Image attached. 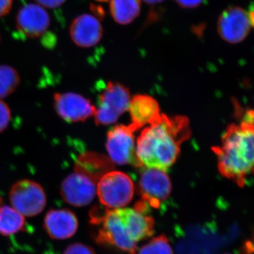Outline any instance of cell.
I'll list each match as a JSON object with an SVG mask.
<instances>
[{"mask_svg": "<svg viewBox=\"0 0 254 254\" xmlns=\"http://www.w3.org/2000/svg\"><path fill=\"white\" fill-rule=\"evenodd\" d=\"M24 217L13 207H0V235L11 236L22 231L25 227Z\"/></svg>", "mask_w": 254, "mask_h": 254, "instance_id": "19", "label": "cell"}, {"mask_svg": "<svg viewBox=\"0 0 254 254\" xmlns=\"http://www.w3.org/2000/svg\"><path fill=\"white\" fill-rule=\"evenodd\" d=\"M64 254H95V252L89 246L75 243L68 246Z\"/></svg>", "mask_w": 254, "mask_h": 254, "instance_id": "23", "label": "cell"}, {"mask_svg": "<svg viewBox=\"0 0 254 254\" xmlns=\"http://www.w3.org/2000/svg\"><path fill=\"white\" fill-rule=\"evenodd\" d=\"M253 26L245 9L240 6H230L219 16L217 31L223 41L237 44L245 41Z\"/></svg>", "mask_w": 254, "mask_h": 254, "instance_id": "8", "label": "cell"}, {"mask_svg": "<svg viewBox=\"0 0 254 254\" xmlns=\"http://www.w3.org/2000/svg\"></svg>", "mask_w": 254, "mask_h": 254, "instance_id": "30", "label": "cell"}, {"mask_svg": "<svg viewBox=\"0 0 254 254\" xmlns=\"http://www.w3.org/2000/svg\"><path fill=\"white\" fill-rule=\"evenodd\" d=\"M101 23L92 14L80 15L73 20L70 26V36L73 43L81 48L96 46L103 37Z\"/></svg>", "mask_w": 254, "mask_h": 254, "instance_id": "14", "label": "cell"}, {"mask_svg": "<svg viewBox=\"0 0 254 254\" xmlns=\"http://www.w3.org/2000/svg\"><path fill=\"white\" fill-rule=\"evenodd\" d=\"M96 193L100 203L106 208H121L133 199L134 185L126 173L111 170L97 183Z\"/></svg>", "mask_w": 254, "mask_h": 254, "instance_id": "4", "label": "cell"}, {"mask_svg": "<svg viewBox=\"0 0 254 254\" xmlns=\"http://www.w3.org/2000/svg\"><path fill=\"white\" fill-rule=\"evenodd\" d=\"M136 128L130 124L120 125L110 128L107 136L106 148L113 163L120 165H129L142 168L136 154L133 133Z\"/></svg>", "mask_w": 254, "mask_h": 254, "instance_id": "6", "label": "cell"}, {"mask_svg": "<svg viewBox=\"0 0 254 254\" xmlns=\"http://www.w3.org/2000/svg\"><path fill=\"white\" fill-rule=\"evenodd\" d=\"M78 227L77 217L67 209H53L45 217V230L54 240L71 238L77 232Z\"/></svg>", "mask_w": 254, "mask_h": 254, "instance_id": "15", "label": "cell"}, {"mask_svg": "<svg viewBox=\"0 0 254 254\" xmlns=\"http://www.w3.org/2000/svg\"><path fill=\"white\" fill-rule=\"evenodd\" d=\"M130 101L131 96L126 86L116 82H108L98 96L94 114L95 123L109 125L116 123L128 110Z\"/></svg>", "mask_w": 254, "mask_h": 254, "instance_id": "5", "label": "cell"}, {"mask_svg": "<svg viewBox=\"0 0 254 254\" xmlns=\"http://www.w3.org/2000/svg\"><path fill=\"white\" fill-rule=\"evenodd\" d=\"M138 254H174L168 237L165 235L152 239L148 244L143 246Z\"/></svg>", "mask_w": 254, "mask_h": 254, "instance_id": "21", "label": "cell"}, {"mask_svg": "<svg viewBox=\"0 0 254 254\" xmlns=\"http://www.w3.org/2000/svg\"><path fill=\"white\" fill-rule=\"evenodd\" d=\"M36 1L41 6L54 9L63 5L66 0H36Z\"/></svg>", "mask_w": 254, "mask_h": 254, "instance_id": "25", "label": "cell"}, {"mask_svg": "<svg viewBox=\"0 0 254 254\" xmlns=\"http://www.w3.org/2000/svg\"><path fill=\"white\" fill-rule=\"evenodd\" d=\"M141 6V0H110V14L119 24H129L139 16Z\"/></svg>", "mask_w": 254, "mask_h": 254, "instance_id": "18", "label": "cell"}, {"mask_svg": "<svg viewBox=\"0 0 254 254\" xmlns=\"http://www.w3.org/2000/svg\"><path fill=\"white\" fill-rule=\"evenodd\" d=\"M11 120V111L9 106L0 99V132L7 128Z\"/></svg>", "mask_w": 254, "mask_h": 254, "instance_id": "22", "label": "cell"}, {"mask_svg": "<svg viewBox=\"0 0 254 254\" xmlns=\"http://www.w3.org/2000/svg\"><path fill=\"white\" fill-rule=\"evenodd\" d=\"M50 25L49 14L39 5L28 4L20 10L16 18V28L23 36L40 38L46 34Z\"/></svg>", "mask_w": 254, "mask_h": 254, "instance_id": "12", "label": "cell"}, {"mask_svg": "<svg viewBox=\"0 0 254 254\" xmlns=\"http://www.w3.org/2000/svg\"><path fill=\"white\" fill-rule=\"evenodd\" d=\"M254 112L247 110L240 123L227 127L221 145L213 147L222 176L244 187L254 170Z\"/></svg>", "mask_w": 254, "mask_h": 254, "instance_id": "2", "label": "cell"}, {"mask_svg": "<svg viewBox=\"0 0 254 254\" xmlns=\"http://www.w3.org/2000/svg\"><path fill=\"white\" fill-rule=\"evenodd\" d=\"M128 110L131 125L137 130L145 125H150L160 115L158 102L148 95H136L131 98Z\"/></svg>", "mask_w": 254, "mask_h": 254, "instance_id": "16", "label": "cell"}, {"mask_svg": "<svg viewBox=\"0 0 254 254\" xmlns=\"http://www.w3.org/2000/svg\"><path fill=\"white\" fill-rule=\"evenodd\" d=\"M179 6L185 9H193L203 4L204 0H174Z\"/></svg>", "mask_w": 254, "mask_h": 254, "instance_id": "24", "label": "cell"}, {"mask_svg": "<svg viewBox=\"0 0 254 254\" xmlns=\"http://www.w3.org/2000/svg\"><path fill=\"white\" fill-rule=\"evenodd\" d=\"M190 136L187 117L160 114L137 139V157L143 166L166 171L176 162L181 145Z\"/></svg>", "mask_w": 254, "mask_h": 254, "instance_id": "1", "label": "cell"}, {"mask_svg": "<svg viewBox=\"0 0 254 254\" xmlns=\"http://www.w3.org/2000/svg\"><path fill=\"white\" fill-rule=\"evenodd\" d=\"M127 233L135 242L145 240L154 234L155 222L145 212L135 208L114 209Z\"/></svg>", "mask_w": 254, "mask_h": 254, "instance_id": "13", "label": "cell"}, {"mask_svg": "<svg viewBox=\"0 0 254 254\" xmlns=\"http://www.w3.org/2000/svg\"><path fill=\"white\" fill-rule=\"evenodd\" d=\"M113 163L104 155L93 152H86L76 160L74 172L81 174L98 183L105 174L111 171Z\"/></svg>", "mask_w": 254, "mask_h": 254, "instance_id": "17", "label": "cell"}, {"mask_svg": "<svg viewBox=\"0 0 254 254\" xmlns=\"http://www.w3.org/2000/svg\"><path fill=\"white\" fill-rule=\"evenodd\" d=\"M138 190L143 201L158 209L171 193V181L164 170L147 168L142 171Z\"/></svg>", "mask_w": 254, "mask_h": 254, "instance_id": "9", "label": "cell"}, {"mask_svg": "<svg viewBox=\"0 0 254 254\" xmlns=\"http://www.w3.org/2000/svg\"><path fill=\"white\" fill-rule=\"evenodd\" d=\"M97 183L84 175L74 173L68 175L62 183V197L68 204L76 207L88 205L96 194Z\"/></svg>", "mask_w": 254, "mask_h": 254, "instance_id": "11", "label": "cell"}, {"mask_svg": "<svg viewBox=\"0 0 254 254\" xmlns=\"http://www.w3.org/2000/svg\"><path fill=\"white\" fill-rule=\"evenodd\" d=\"M9 199L13 208L23 216H36L46 205V195L43 187L31 180L15 183L10 190Z\"/></svg>", "mask_w": 254, "mask_h": 254, "instance_id": "7", "label": "cell"}, {"mask_svg": "<svg viewBox=\"0 0 254 254\" xmlns=\"http://www.w3.org/2000/svg\"><path fill=\"white\" fill-rule=\"evenodd\" d=\"M92 225L99 227L97 243L111 246L128 254H136L137 243L131 240L114 209L93 208L90 213Z\"/></svg>", "mask_w": 254, "mask_h": 254, "instance_id": "3", "label": "cell"}, {"mask_svg": "<svg viewBox=\"0 0 254 254\" xmlns=\"http://www.w3.org/2000/svg\"><path fill=\"white\" fill-rule=\"evenodd\" d=\"M95 1H101V2H105V1H109V0H95Z\"/></svg>", "mask_w": 254, "mask_h": 254, "instance_id": "29", "label": "cell"}, {"mask_svg": "<svg viewBox=\"0 0 254 254\" xmlns=\"http://www.w3.org/2000/svg\"><path fill=\"white\" fill-rule=\"evenodd\" d=\"M254 246L252 242L247 241L245 242V245L243 246V252L244 254H253Z\"/></svg>", "mask_w": 254, "mask_h": 254, "instance_id": "27", "label": "cell"}, {"mask_svg": "<svg viewBox=\"0 0 254 254\" xmlns=\"http://www.w3.org/2000/svg\"><path fill=\"white\" fill-rule=\"evenodd\" d=\"M145 3L150 5H155L163 2L165 0H143Z\"/></svg>", "mask_w": 254, "mask_h": 254, "instance_id": "28", "label": "cell"}, {"mask_svg": "<svg viewBox=\"0 0 254 254\" xmlns=\"http://www.w3.org/2000/svg\"><path fill=\"white\" fill-rule=\"evenodd\" d=\"M54 107L60 118L69 123L85 121L95 112L89 100L74 93H55Z\"/></svg>", "mask_w": 254, "mask_h": 254, "instance_id": "10", "label": "cell"}, {"mask_svg": "<svg viewBox=\"0 0 254 254\" xmlns=\"http://www.w3.org/2000/svg\"><path fill=\"white\" fill-rule=\"evenodd\" d=\"M12 7V0H0V17L9 12Z\"/></svg>", "mask_w": 254, "mask_h": 254, "instance_id": "26", "label": "cell"}, {"mask_svg": "<svg viewBox=\"0 0 254 254\" xmlns=\"http://www.w3.org/2000/svg\"><path fill=\"white\" fill-rule=\"evenodd\" d=\"M20 81L19 74L15 68L8 65H0V99L14 93Z\"/></svg>", "mask_w": 254, "mask_h": 254, "instance_id": "20", "label": "cell"}]
</instances>
